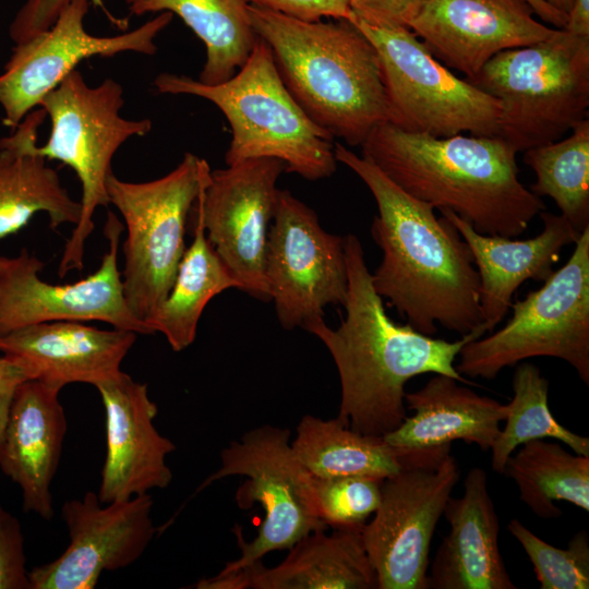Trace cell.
Wrapping results in <instances>:
<instances>
[{"label": "cell", "mask_w": 589, "mask_h": 589, "mask_svg": "<svg viewBox=\"0 0 589 589\" xmlns=\"http://www.w3.org/2000/svg\"><path fill=\"white\" fill-rule=\"evenodd\" d=\"M503 473L514 480L520 501L538 517H560L555 501L589 510V456L572 454L556 442H526L507 458Z\"/></svg>", "instance_id": "30"}, {"label": "cell", "mask_w": 589, "mask_h": 589, "mask_svg": "<svg viewBox=\"0 0 589 589\" xmlns=\"http://www.w3.org/2000/svg\"><path fill=\"white\" fill-rule=\"evenodd\" d=\"M0 589H29L20 520L0 504Z\"/></svg>", "instance_id": "35"}, {"label": "cell", "mask_w": 589, "mask_h": 589, "mask_svg": "<svg viewBox=\"0 0 589 589\" xmlns=\"http://www.w3.org/2000/svg\"><path fill=\"white\" fill-rule=\"evenodd\" d=\"M334 152L337 163L363 181L377 205L371 225V236L382 250V261L371 273L375 291L424 335H434L437 324L460 336L486 332L479 275L458 230L365 157L341 143H335Z\"/></svg>", "instance_id": "1"}, {"label": "cell", "mask_w": 589, "mask_h": 589, "mask_svg": "<svg viewBox=\"0 0 589 589\" xmlns=\"http://www.w3.org/2000/svg\"><path fill=\"white\" fill-rule=\"evenodd\" d=\"M153 85L159 94L192 95L214 104L227 119L231 141L226 165L275 158L287 172L316 181L337 168L334 139L304 113L286 88L268 45L257 38L238 72L219 84L187 75L160 73Z\"/></svg>", "instance_id": "5"}, {"label": "cell", "mask_w": 589, "mask_h": 589, "mask_svg": "<svg viewBox=\"0 0 589 589\" xmlns=\"http://www.w3.org/2000/svg\"><path fill=\"white\" fill-rule=\"evenodd\" d=\"M95 387L106 417L99 501H123L168 488L173 476L167 457L176 450V444L154 424L158 407L149 398L147 384L120 371Z\"/></svg>", "instance_id": "19"}, {"label": "cell", "mask_w": 589, "mask_h": 589, "mask_svg": "<svg viewBox=\"0 0 589 589\" xmlns=\"http://www.w3.org/2000/svg\"><path fill=\"white\" fill-rule=\"evenodd\" d=\"M46 117L37 107L0 139V239L19 232L40 212L48 215L55 231L80 220V201L70 196L58 171L35 152Z\"/></svg>", "instance_id": "25"}, {"label": "cell", "mask_w": 589, "mask_h": 589, "mask_svg": "<svg viewBox=\"0 0 589 589\" xmlns=\"http://www.w3.org/2000/svg\"><path fill=\"white\" fill-rule=\"evenodd\" d=\"M292 98L334 140L360 146L388 121L377 52L348 20L303 21L248 5Z\"/></svg>", "instance_id": "4"}, {"label": "cell", "mask_w": 589, "mask_h": 589, "mask_svg": "<svg viewBox=\"0 0 589 589\" xmlns=\"http://www.w3.org/2000/svg\"><path fill=\"white\" fill-rule=\"evenodd\" d=\"M130 14L170 12L204 44L206 58L199 81L219 84L249 58L259 36L244 0H124Z\"/></svg>", "instance_id": "27"}, {"label": "cell", "mask_w": 589, "mask_h": 589, "mask_svg": "<svg viewBox=\"0 0 589 589\" xmlns=\"http://www.w3.org/2000/svg\"><path fill=\"white\" fill-rule=\"evenodd\" d=\"M349 22L377 52L387 122L435 137L498 136V100L454 74L407 25L365 0H352Z\"/></svg>", "instance_id": "6"}, {"label": "cell", "mask_w": 589, "mask_h": 589, "mask_svg": "<svg viewBox=\"0 0 589 589\" xmlns=\"http://www.w3.org/2000/svg\"><path fill=\"white\" fill-rule=\"evenodd\" d=\"M435 374L420 389L406 393V408L414 411L383 438L398 448H423L464 441L491 449L505 420L506 406Z\"/></svg>", "instance_id": "26"}, {"label": "cell", "mask_w": 589, "mask_h": 589, "mask_svg": "<svg viewBox=\"0 0 589 589\" xmlns=\"http://www.w3.org/2000/svg\"><path fill=\"white\" fill-rule=\"evenodd\" d=\"M26 380H32V375L20 359L5 354L0 356V437L13 395L17 386Z\"/></svg>", "instance_id": "38"}, {"label": "cell", "mask_w": 589, "mask_h": 589, "mask_svg": "<svg viewBox=\"0 0 589 589\" xmlns=\"http://www.w3.org/2000/svg\"><path fill=\"white\" fill-rule=\"evenodd\" d=\"M360 147L406 193L455 213L479 233L518 237L545 209L519 180L516 149L500 136L435 137L382 122Z\"/></svg>", "instance_id": "3"}, {"label": "cell", "mask_w": 589, "mask_h": 589, "mask_svg": "<svg viewBox=\"0 0 589 589\" xmlns=\"http://www.w3.org/2000/svg\"><path fill=\"white\" fill-rule=\"evenodd\" d=\"M286 171L275 158L247 159L209 172L194 208L206 237L240 284V290L269 300L265 253L279 189Z\"/></svg>", "instance_id": "16"}, {"label": "cell", "mask_w": 589, "mask_h": 589, "mask_svg": "<svg viewBox=\"0 0 589 589\" xmlns=\"http://www.w3.org/2000/svg\"><path fill=\"white\" fill-rule=\"evenodd\" d=\"M230 476L247 477L236 493L238 506L245 509L259 503L265 517L251 542L239 526L235 528L241 554L219 574L237 572L269 552L289 550L313 531L326 530L317 510L314 476L296 457L290 430L266 424L245 432L221 450L220 467L195 493Z\"/></svg>", "instance_id": "11"}, {"label": "cell", "mask_w": 589, "mask_h": 589, "mask_svg": "<svg viewBox=\"0 0 589 589\" xmlns=\"http://www.w3.org/2000/svg\"><path fill=\"white\" fill-rule=\"evenodd\" d=\"M149 493L101 503L97 493L63 503L69 544L53 561L28 570L29 589H93L104 572L134 564L153 541Z\"/></svg>", "instance_id": "17"}, {"label": "cell", "mask_w": 589, "mask_h": 589, "mask_svg": "<svg viewBox=\"0 0 589 589\" xmlns=\"http://www.w3.org/2000/svg\"><path fill=\"white\" fill-rule=\"evenodd\" d=\"M249 5L303 21L350 20L352 0H244Z\"/></svg>", "instance_id": "37"}, {"label": "cell", "mask_w": 589, "mask_h": 589, "mask_svg": "<svg viewBox=\"0 0 589 589\" xmlns=\"http://www.w3.org/2000/svg\"><path fill=\"white\" fill-rule=\"evenodd\" d=\"M533 13L526 0H424L406 25L437 60L470 81L498 52L554 34Z\"/></svg>", "instance_id": "18"}, {"label": "cell", "mask_w": 589, "mask_h": 589, "mask_svg": "<svg viewBox=\"0 0 589 589\" xmlns=\"http://www.w3.org/2000/svg\"><path fill=\"white\" fill-rule=\"evenodd\" d=\"M563 29L576 36L589 37V0H572Z\"/></svg>", "instance_id": "40"}, {"label": "cell", "mask_w": 589, "mask_h": 589, "mask_svg": "<svg viewBox=\"0 0 589 589\" xmlns=\"http://www.w3.org/2000/svg\"><path fill=\"white\" fill-rule=\"evenodd\" d=\"M124 226L107 213L104 235L108 249L91 275L73 284L53 285L39 273L44 263L23 249L15 256H0V336L46 322L100 321L113 328L152 334L145 322L129 309L118 251Z\"/></svg>", "instance_id": "14"}, {"label": "cell", "mask_w": 589, "mask_h": 589, "mask_svg": "<svg viewBox=\"0 0 589 589\" xmlns=\"http://www.w3.org/2000/svg\"><path fill=\"white\" fill-rule=\"evenodd\" d=\"M136 335L77 321L46 322L0 336V353L20 359L32 378L61 388L72 383L96 386L121 371Z\"/></svg>", "instance_id": "21"}, {"label": "cell", "mask_w": 589, "mask_h": 589, "mask_svg": "<svg viewBox=\"0 0 589 589\" xmlns=\"http://www.w3.org/2000/svg\"><path fill=\"white\" fill-rule=\"evenodd\" d=\"M508 530L533 565L541 589L589 588V537L586 530L575 533L565 549L549 544L516 518L509 521Z\"/></svg>", "instance_id": "33"}, {"label": "cell", "mask_w": 589, "mask_h": 589, "mask_svg": "<svg viewBox=\"0 0 589 589\" xmlns=\"http://www.w3.org/2000/svg\"><path fill=\"white\" fill-rule=\"evenodd\" d=\"M513 397L506 406V424L500 430L491 450L492 468L503 474L507 458L526 442L555 438L576 454L589 456V437L563 426L549 408V382L540 369L519 362L512 381Z\"/></svg>", "instance_id": "32"}, {"label": "cell", "mask_w": 589, "mask_h": 589, "mask_svg": "<svg viewBox=\"0 0 589 589\" xmlns=\"http://www.w3.org/2000/svg\"><path fill=\"white\" fill-rule=\"evenodd\" d=\"M264 273L280 325L303 328L346 301L345 237L324 230L312 208L279 189Z\"/></svg>", "instance_id": "13"}, {"label": "cell", "mask_w": 589, "mask_h": 589, "mask_svg": "<svg viewBox=\"0 0 589 589\" xmlns=\"http://www.w3.org/2000/svg\"><path fill=\"white\" fill-rule=\"evenodd\" d=\"M363 527V526H362ZM313 531L274 567L259 560L237 572L200 579L196 589H377L361 529Z\"/></svg>", "instance_id": "22"}, {"label": "cell", "mask_w": 589, "mask_h": 589, "mask_svg": "<svg viewBox=\"0 0 589 589\" xmlns=\"http://www.w3.org/2000/svg\"><path fill=\"white\" fill-rule=\"evenodd\" d=\"M543 22L562 29L566 26L567 14L552 7L546 0H526Z\"/></svg>", "instance_id": "41"}, {"label": "cell", "mask_w": 589, "mask_h": 589, "mask_svg": "<svg viewBox=\"0 0 589 589\" xmlns=\"http://www.w3.org/2000/svg\"><path fill=\"white\" fill-rule=\"evenodd\" d=\"M382 483L381 479L363 476H314L320 518L333 529L362 527L380 505Z\"/></svg>", "instance_id": "34"}, {"label": "cell", "mask_w": 589, "mask_h": 589, "mask_svg": "<svg viewBox=\"0 0 589 589\" xmlns=\"http://www.w3.org/2000/svg\"><path fill=\"white\" fill-rule=\"evenodd\" d=\"M464 494L449 497L443 515L450 526L428 574L433 589H516L498 546L500 521L484 469H470Z\"/></svg>", "instance_id": "24"}, {"label": "cell", "mask_w": 589, "mask_h": 589, "mask_svg": "<svg viewBox=\"0 0 589 589\" xmlns=\"http://www.w3.org/2000/svg\"><path fill=\"white\" fill-rule=\"evenodd\" d=\"M193 211V240L185 248L169 293L146 322L152 334H163L176 352L193 344L201 315L214 297L230 288L240 290L239 281L208 241L194 205Z\"/></svg>", "instance_id": "28"}, {"label": "cell", "mask_w": 589, "mask_h": 589, "mask_svg": "<svg viewBox=\"0 0 589 589\" xmlns=\"http://www.w3.org/2000/svg\"><path fill=\"white\" fill-rule=\"evenodd\" d=\"M209 172L205 159L185 153L173 170L158 179L130 182L111 173L107 180L109 204L127 229L123 294L132 313L145 323L172 287L185 251L188 218Z\"/></svg>", "instance_id": "10"}, {"label": "cell", "mask_w": 589, "mask_h": 589, "mask_svg": "<svg viewBox=\"0 0 589 589\" xmlns=\"http://www.w3.org/2000/svg\"><path fill=\"white\" fill-rule=\"evenodd\" d=\"M96 8H100L120 28L128 26L127 22L117 20L108 14L104 0H89ZM71 0H25L9 26V35L14 44L25 41L49 28L60 12Z\"/></svg>", "instance_id": "36"}, {"label": "cell", "mask_w": 589, "mask_h": 589, "mask_svg": "<svg viewBox=\"0 0 589 589\" xmlns=\"http://www.w3.org/2000/svg\"><path fill=\"white\" fill-rule=\"evenodd\" d=\"M123 88L113 79L89 86L80 71L71 72L39 106L50 119L47 142L35 152L47 160L69 166L81 183V217L65 242L58 266L63 278L84 266L85 244L95 228L98 207H107V180L111 161L129 139L145 136L152 130L149 119L132 120L121 116Z\"/></svg>", "instance_id": "8"}, {"label": "cell", "mask_w": 589, "mask_h": 589, "mask_svg": "<svg viewBox=\"0 0 589 589\" xmlns=\"http://www.w3.org/2000/svg\"><path fill=\"white\" fill-rule=\"evenodd\" d=\"M61 387L40 380L21 383L0 437V469L16 483L22 507L45 520L53 515L51 484L68 430Z\"/></svg>", "instance_id": "20"}, {"label": "cell", "mask_w": 589, "mask_h": 589, "mask_svg": "<svg viewBox=\"0 0 589 589\" xmlns=\"http://www.w3.org/2000/svg\"><path fill=\"white\" fill-rule=\"evenodd\" d=\"M522 160L537 176L530 191L550 196L578 233L589 227V118L565 139L525 151Z\"/></svg>", "instance_id": "31"}, {"label": "cell", "mask_w": 589, "mask_h": 589, "mask_svg": "<svg viewBox=\"0 0 589 589\" xmlns=\"http://www.w3.org/2000/svg\"><path fill=\"white\" fill-rule=\"evenodd\" d=\"M440 212L471 251L480 279V308L486 332H493L503 321L520 285L528 279L544 281L552 274L562 249L575 243L580 236L561 214L545 211L539 214L542 231L525 240L479 233L455 213Z\"/></svg>", "instance_id": "23"}, {"label": "cell", "mask_w": 589, "mask_h": 589, "mask_svg": "<svg viewBox=\"0 0 589 589\" xmlns=\"http://www.w3.org/2000/svg\"><path fill=\"white\" fill-rule=\"evenodd\" d=\"M345 318L337 328L321 317L303 329L324 344L336 364L341 389L336 418L356 432L383 437L407 417L405 386L410 378L434 373L469 384L454 362L466 344L485 332L447 341L395 323L373 288L361 242L351 233L345 237Z\"/></svg>", "instance_id": "2"}, {"label": "cell", "mask_w": 589, "mask_h": 589, "mask_svg": "<svg viewBox=\"0 0 589 589\" xmlns=\"http://www.w3.org/2000/svg\"><path fill=\"white\" fill-rule=\"evenodd\" d=\"M291 448L317 478L363 476L381 480L398 472L404 450L381 436L356 432L337 418L323 420L311 414L301 418Z\"/></svg>", "instance_id": "29"}, {"label": "cell", "mask_w": 589, "mask_h": 589, "mask_svg": "<svg viewBox=\"0 0 589 589\" xmlns=\"http://www.w3.org/2000/svg\"><path fill=\"white\" fill-rule=\"evenodd\" d=\"M546 1L555 9L566 14L568 13L572 5V0H546Z\"/></svg>", "instance_id": "42"}, {"label": "cell", "mask_w": 589, "mask_h": 589, "mask_svg": "<svg viewBox=\"0 0 589 589\" xmlns=\"http://www.w3.org/2000/svg\"><path fill=\"white\" fill-rule=\"evenodd\" d=\"M89 4V0H71L49 28L13 47L0 73L2 123L11 131L82 61L122 52L155 55V39L173 17L160 12L135 29L96 36L84 26Z\"/></svg>", "instance_id": "15"}, {"label": "cell", "mask_w": 589, "mask_h": 589, "mask_svg": "<svg viewBox=\"0 0 589 589\" xmlns=\"http://www.w3.org/2000/svg\"><path fill=\"white\" fill-rule=\"evenodd\" d=\"M393 19L404 23L414 14L424 0H365Z\"/></svg>", "instance_id": "39"}, {"label": "cell", "mask_w": 589, "mask_h": 589, "mask_svg": "<svg viewBox=\"0 0 589 589\" xmlns=\"http://www.w3.org/2000/svg\"><path fill=\"white\" fill-rule=\"evenodd\" d=\"M543 283L512 303V317L502 328L461 348L455 365L459 374L493 380L526 359L552 357L589 385V227L567 262Z\"/></svg>", "instance_id": "9"}, {"label": "cell", "mask_w": 589, "mask_h": 589, "mask_svg": "<svg viewBox=\"0 0 589 589\" xmlns=\"http://www.w3.org/2000/svg\"><path fill=\"white\" fill-rule=\"evenodd\" d=\"M468 82L498 100V136L517 153L555 142L588 117L589 37L556 28L498 52Z\"/></svg>", "instance_id": "7"}, {"label": "cell", "mask_w": 589, "mask_h": 589, "mask_svg": "<svg viewBox=\"0 0 589 589\" xmlns=\"http://www.w3.org/2000/svg\"><path fill=\"white\" fill-rule=\"evenodd\" d=\"M458 479L450 444L404 448L400 469L383 480L380 505L361 529L377 589H429L432 537Z\"/></svg>", "instance_id": "12"}]
</instances>
